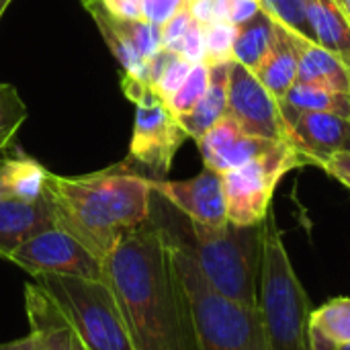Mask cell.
Returning a JSON list of instances; mask_svg holds the SVG:
<instances>
[{
  "label": "cell",
  "instance_id": "obj_32",
  "mask_svg": "<svg viewBox=\"0 0 350 350\" xmlns=\"http://www.w3.org/2000/svg\"><path fill=\"white\" fill-rule=\"evenodd\" d=\"M185 6L187 0H142V18L162 27Z\"/></svg>",
  "mask_w": 350,
  "mask_h": 350
},
{
  "label": "cell",
  "instance_id": "obj_40",
  "mask_svg": "<svg viewBox=\"0 0 350 350\" xmlns=\"http://www.w3.org/2000/svg\"><path fill=\"white\" fill-rule=\"evenodd\" d=\"M10 2H12V0H0V18H2V14L6 12V8L10 6Z\"/></svg>",
  "mask_w": 350,
  "mask_h": 350
},
{
  "label": "cell",
  "instance_id": "obj_11",
  "mask_svg": "<svg viewBox=\"0 0 350 350\" xmlns=\"http://www.w3.org/2000/svg\"><path fill=\"white\" fill-rule=\"evenodd\" d=\"M152 191L168 201L176 211H180L191 221L219 228L228 224V207L221 174L203 168L197 176L189 180H152Z\"/></svg>",
  "mask_w": 350,
  "mask_h": 350
},
{
  "label": "cell",
  "instance_id": "obj_24",
  "mask_svg": "<svg viewBox=\"0 0 350 350\" xmlns=\"http://www.w3.org/2000/svg\"><path fill=\"white\" fill-rule=\"evenodd\" d=\"M310 330L332 345L350 347V297H336L310 314Z\"/></svg>",
  "mask_w": 350,
  "mask_h": 350
},
{
  "label": "cell",
  "instance_id": "obj_7",
  "mask_svg": "<svg viewBox=\"0 0 350 350\" xmlns=\"http://www.w3.org/2000/svg\"><path fill=\"white\" fill-rule=\"evenodd\" d=\"M306 166L289 142H277L254 160L221 174L228 221L234 226H260L269 213L279 180L293 168Z\"/></svg>",
  "mask_w": 350,
  "mask_h": 350
},
{
  "label": "cell",
  "instance_id": "obj_1",
  "mask_svg": "<svg viewBox=\"0 0 350 350\" xmlns=\"http://www.w3.org/2000/svg\"><path fill=\"white\" fill-rule=\"evenodd\" d=\"M103 269L133 350H197L185 285L152 217L121 238Z\"/></svg>",
  "mask_w": 350,
  "mask_h": 350
},
{
  "label": "cell",
  "instance_id": "obj_10",
  "mask_svg": "<svg viewBox=\"0 0 350 350\" xmlns=\"http://www.w3.org/2000/svg\"><path fill=\"white\" fill-rule=\"evenodd\" d=\"M226 115L250 135L273 142H289V127L279 98L262 86L254 72L238 62L230 64Z\"/></svg>",
  "mask_w": 350,
  "mask_h": 350
},
{
  "label": "cell",
  "instance_id": "obj_20",
  "mask_svg": "<svg viewBox=\"0 0 350 350\" xmlns=\"http://www.w3.org/2000/svg\"><path fill=\"white\" fill-rule=\"evenodd\" d=\"M209 68H211V78H209L207 92L189 115L178 117L187 135L193 137L195 142L205 131H209L221 117H226V111H228L230 64H219V66H209Z\"/></svg>",
  "mask_w": 350,
  "mask_h": 350
},
{
  "label": "cell",
  "instance_id": "obj_42",
  "mask_svg": "<svg viewBox=\"0 0 350 350\" xmlns=\"http://www.w3.org/2000/svg\"><path fill=\"white\" fill-rule=\"evenodd\" d=\"M347 150H349V152H350V142H349V148H347Z\"/></svg>",
  "mask_w": 350,
  "mask_h": 350
},
{
  "label": "cell",
  "instance_id": "obj_30",
  "mask_svg": "<svg viewBox=\"0 0 350 350\" xmlns=\"http://www.w3.org/2000/svg\"><path fill=\"white\" fill-rule=\"evenodd\" d=\"M174 51L176 55L185 57L191 64H199L205 62V41H203V25L197 23L195 18L191 21V25L187 27V31L180 35V39L168 49Z\"/></svg>",
  "mask_w": 350,
  "mask_h": 350
},
{
  "label": "cell",
  "instance_id": "obj_4",
  "mask_svg": "<svg viewBox=\"0 0 350 350\" xmlns=\"http://www.w3.org/2000/svg\"><path fill=\"white\" fill-rule=\"evenodd\" d=\"M160 234L172 252L174 267L189 297L197 350H267L260 308L240 306L213 291L191 254L162 230Z\"/></svg>",
  "mask_w": 350,
  "mask_h": 350
},
{
  "label": "cell",
  "instance_id": "obj_36",
  "mask_svg": "<svg viewBox=\"0 0 350 350\" xmlns=\"http://www.w3.org/2000/svg\"><path fill=\"white\" fill-rule=\"evenodd\" d=\"M0 350H35V336L29 332L27 336L23 338H16V340H10V342H2Z\"/></svg>",
  "mask_w": 350,
  "mask_h": 350
},
{
  "label": "cell",
  "instance_id": "obj_37",
  "mask_svg": "<svg viewBox=\"0 0 350 350\" xmlns=\"http://www.w3.org/2000/svg\"><path fill=\"white\" fill-rule=\"evenodd\" d=\"M310 338H312V350H338L336 345H332L330 340H326L322 334L318 332H312L310 330Z\"/></svg>",
  "mask_w": 350,
  "mask_h": 350
},
{
  "label": "cell",
  "instance_id": "obj_5",
  "mask_svg": "<svg viewBox=\"0 0 350 350\" xmlns=\"http://www.w3.org/2000/svg\"><path fill=\"white\" fill-rule=\"evenodd\" d=\"M258 308L265 322L267 350H312L310 297L291 265L273 213L265 219Z\"/></svg>",
  "mask_w": 350,
  "mask_h": 350
},
{
  "label": "cell",
  "instance_id": "obj_39",
  "mask_svg": "<svg viewBox=\"0 0 350 350\" xmlns=\"http://www.w3.org/2000/svg\"><path fill=\"white\" fill-rule=\"evenodd\" d=\"M72 332H74V330H72ZM70 350H86V347L80 342V338H78L76 334L72 336V347H70Z\"/></svg>",
  "mask_w": 350,
  "mask_h": 350
},
{
  "label": "cell",
  "instance_id": "obj_14",
  "mask_svg": "<svg viewBox=\"0 0 350 350\" xmlns=\"http://www.w3.org/2000/svg\"><path fill=\"white\" fill-rule=\"evenodd\" d=\"M287 33L297 59V82L350 94V70L332 51L291 29Z\"/></svg>",
  "mask_w": 350,
  "mask_h": 350
},
{
  "label": "cell",
  "instance_id": "obj_25",
  "mask_svg": "<svg viewBox=\"0 0 350 350\" xmlns=\"http://www.w3.org/2000/svg\"><path fill=\"white\" fill-rule=\"evenodd\" d=\"M27 107L18 90L10 84H0V154L12 150L21 125L27 121Z\"/></svg>",
  "mask_w": 350,
  "mask_h": 350
},
{
  "label": "cell",
  "instance_id": "obj_12",
  "mask_svg": "<svg viewBox=\"0 0 350 350\" xmlns=\"http://www.w3.org/2000/svg\"><path fill=\"white\" fill-rule=\"evenodd\" d=\"M289 144L297 150L306 166H322L334 152L347 150L350 119L336 113H299L287 119Z\"/></svg>",
  "mask_w": 350,
  "mask_h": 350
},
{
  "label": "cell",
  "instance_id": "obj_19",
  "mask_svg": "<svg viewBox=\"0 0 350 350\" xmlns=\"http://www.w3.org/2000/svg\"><path fill=\"white\" fill-rule=\"evenodd\" d=\"M254 76L262 82V86L277 96L279 100L289 92V88L297 82V59L287 33V27L275 21V41L265 55V59L254 70Z\"/></svg>",
  "mask_w": 350,
  "mask_h": 350
},
{
  "label": "cell",
  "instance_id": "obj_9",
  "mask_svg": "<svg viewBox=\"0 0 350 350\" xmlns=\"http://www.w3.org/2000/svg\"><path fill=\"white\" fill-rule=\"evenodd\" d=\"M10 262H14L29 275L105 279L103 262L74 236L57 226H49L29 236L12 252Z\"/></svg>",
  "mask_w": 350,
  "mask_h": 350
},
{
  "label": "cell",
  "instance_id": "obj_35",
  "mask_svg": "<svg viewBox=\"0 0 350 350\" xmlns=\"http://www.w3.org/2000/svg\"><path fill=\"white\" fill-rule=\"evenodd\" d=\"M117 18H142V0H100Z\"/></svg>",
  "mask_w": 350,
  "mask_h": 350
},
{
  "label": "cell",
  "instance_id": "obj_18",
  "mask_svg": "<svg viewBox=\"0 0 350 350\" xmlns=\"http://www.w3.org/2000/svg\"><path fill=\"white\" fill-rule=\"evenodd\" d=\"M47 168L25 154L0 158V199L35 203L43 199Z\"/></svg>",
  "mask_w": 350,
  "mask_h": 350
},
{
  "label": "cell",
  "instance_id": "obj_15",
  "mask_svg": "<svg viewBox=\"0 0 350 350\" xmlns=\"http://www.w3.org/2000/svg\"><path fill=\"white\" fill-rule=\"evenodd\" d=\"M25 310L31 334L35 336V350H70L74 332L64 314L37 283L25 285Z\"/></svg>",
  "mask_w": 350,
  "mask_h": 350
},
{
  "label": "cell",
  "instance_id": "obj_38",
  "mask_svg": "<svg viewBox=\"0 0 350 350\" xmlns=\"http://www.w3.org/2000/svg\"><path fill=\"white\" fill-rule=\"evenodd\" d=\"M338 4V8L342 10V14L347 16V21L350 23V0H334Z\"/></svg>",
  "mask_w": 350,
  "mask_h": 350
},
{
  "label": "cell",
  "instance_id": "obj_13",
  "mask_svg": "<svg viewBox=\"0 0 350 350\" xmlns=\"http://www.w3.org/2000/svg\"><path fill=\"white\" fill-rule=\"evenodd\" d=\"M277 142L246 133L228 115L197 139L203 164L219 174L230 172L271 150Z\"/></svg>",
  "mask_w": 350,
  "mask_h": 350
},
{
  "label": "cell",
  "instance_id": "obj_34",
  "mask_svg": "<svg viewBox=\"0 0 350 350\" xmlns=\"http://www.w3.org/2000/svg\"><path fill=\"white\" fill-rule=\"evenodd\" d=\"M262 10L260 0H228V18L236 27L248 23Z\"/></svg>",
  "mask_w": 350,
  "mask_h": 350
},
{
  "label": "cell",
  "instance_id": "obj_27",
  "mask_svg": "<svg viewBox=\"0 0 350 350\" xmlns=\"http://www.w3.org/2000/svg\"><path fill=\"white\" fill-rule=\"evenodd\" d=\"M238 27L230 21H217L203 27L205 41V64L219 66L234 62V41Z\"/></svg>",
  "mask_w": 350,
  "mask_h": 350
},
{
  "label": "cell",
  "instance_id": "obj_6",
  "mask_svg": "<svg viewBox=\"0 0 350 350\" xmlns=\"http://www.w3.org/2000/svg\"><path fill=\"white\" fill-rule=\"evenodd\" d=\"M64 314L86 350H133L107 279L31 275Z\"/></svg>",
  "mask_w": 350,
  "mask_h": 350
},
{
  "label": "cell",
  "instance_id": "obj_41",
  "mask_svg": "<svg viewBox=\"0 0 350 350\" xmlns=\"http://www.w3.org/2000/svg\"><path fill=\"white\" fill-rule=\"evenodd\" d=\"M338 350H350V347H340V349Z\"/></svg>",
  "mask_w": 350,
  "mask_h": 350
},
{
  "label": "cell",
  "instance_id": "obj_23",
  "mask_svg": "<svg viewBox=\"0 0 350 350\" xmlns=\"http://www.w3.org/2000/svg\"><path fill=\"white\" fill-rule=\"evenodd\" d=\"M275 41V18L260 10L254 18L240 25L234 41V62L242 64L250 72L258 68V64L269 53Z\"/></svg>",
  "mask_w": 350,
  "mask_h": 350
},
{
  "label": "cell",
  "instance_id": "obj_21",
  "mask_svg": "<svg viewBox=\"0 0 350 350\" xmlns=\"http://www.w3.org/2000/svg\"><path fill=\"white\" fill-rule=\"evenodd\" d=\"M82 6L88 10V14L92 16V21L96 23L105 43L109 45L111 53L115 55V59L121 64L123 68V74L127 76H139V78H146L148 80V62H144L137 51L131 47V43L127 41V37L123 35L121 31V25H119V18L113 16L100 0H82Z\"/></svg>",
  "mask_w": 350,
  "mask_h": 350
},
{
  "label": "cell",
  "instance_id": "obj_22",
  "mask_svg": "<svg viewBox=\"0 0 350 350\" xmlns=\"http://www.w3.org/2000/svg\"><path fill=\"white\" fill-rule=\"evenodd\" d=\"M285 121L299 113H336L350 119V94L295 82L279 100Z\"/></svg>",
  "mask_w": 350,
  "mask_h": 350
},
{
  "label": "cell",
  "instance_id": "obj_31",
  "mask_svg": "<svg viewBox=\"0 0 350 350\" xmlns=\"http://www.w3.org/2000/svg\"><path fill=\"white\" fill-rule=\"evenodd\" d=\"M187 8L191 16L203 27L217 23V21H230L228 0H187Z\"/></svg>",
  "mask_w": 350,
  "mask_h": 350
},
{
  "label": "cell",
  "instance_id": "obj_17",
  "mask_svg": "<svg viewBox=\"0 0 350 350\" xmlns=\"http://www.w3.org/2000/svg\"><path fill=\"white\" fill-rule=\"evenodd\" d=\"M314 41L332 51L350 70V23L334 0H306Z\"/></svg>",
  "mask_w": 350,
  "mask_h": 350
},
{
  "label": "cell",
  "instance_id": "obj_33",
  "mask_svg": "<svg viewBox=\"0 0 350 350\" xmlns=\"http://www.w3.org/2000/svg\"><path fill=\"white\" fill-rule=\"evenodd\" d=\"M324 172H328L332 178H336L338 183H342L347 189H350V152L349 150H340L334 152L332 156L326 158V162L320 166Z\"/></svg>",
  "mask_w": 350,
  "mask_h": 350
},
{
  "label": "cell",
  "instance_id": "obj_29",
  "mask_svg": "<svg viewBox=\"0 0 350 350\" xmlns=\"http://www.w3.org/2000/svg\"><path fill=\"white\" fill-rule=\"evenodd\" d=\"M260 6L269 16H273L287 29H291L308 39H314L310 23H308L306 0H260Z\"/></svg>",
  "mask_w": 350,
  "mask_h": 350
},
{
  "label": "cell",
  "instance_id": "obj_16",
  "mask_svg": "<svg viewBox=\"0 0 350 350\" xmlns=\"http://www.w3.org/2000/svg\"><path fill=\"white\" fill-rule=\"evenodd\" d=\"M55 226L45 199L21 203L0 199V258L10 260L12 252L33 234Z\"/></svg>",
  "mask_w": 350,
  "mask_h": 350
},
{
  "label": "cell",
  "instance_id": "obj_26",
  "mask_svg": "<svg viewBox=\"0 0 350 350\" xmlns=\"http://www.w3.org/2000/svg\"><path fill=\"white\" fill-rule=\"evenodd\" d=\"M209 78H211V68L205 62L193 64V68H191L187 80L183 82V86L166 103L176 117H185V115H189L197 107V103L207 92Z\"/></svg>",
  "mask_w": 350,
  "mask_h": 350
},
{
  "label": "cell",
  "instance_id": "obj_3",
  "mask_svg": "<svg viewBox=\"0 0 350 350\" xmlns=\"http://www.w3.org/2000/svg\"><path fill=\"white\" fill-rule=\"evenodd\" d=\"M152 221L195 260L213 291L246 306L258 308L265 221L260 226L219 228L191 221L158 193L152 195Z\"/></svg>",
  "mask_w": 350,
  "mask_h": 350
},
{
  "label": "cell",
  "instance_id": "obj_2",
  "mask_svg": "<svg viewBox=\"0 0 350 350\" xmlns=\"http://www.w3.org/2000/svg\"><path fill=\"white\" fill-rule=\"evenodd\" d=\"M152 195L150 178L129 160L80 176L47 170L43 189L53 224L74 236L100 262L125 234L150 219Z\"/></svg>",
  "mask_w": 350,
  "mask_h": 350
},
{
  "label": "cell",
  "instance_id": "obj_28",
  "mask_svg": "<svg viewBox=\"0 0 350 350\" xmlns=\"http://www.w3.org/2000/svg\"><path fill=\"white\" fill-rule=\"evenodd\" d=\"M121 31L144 62H150L162 49V27L144 18H119Z\"/></svg>",
  "mask_w": 350,
  "mask_h": 350
},
{
  "label": "cell",
  "instance_id": "obj_8",
  "mask_svg": "<svg viewBox=\"0 0 350 350\" xmlns=\"http://www.w3.org/2000/svg\"><path fill=\"white\" fill-rule=\"evenodd\" d=\"M189 139L180 119L160 98L137 105L133 133L129 142V162L150 172L148 178L162 180L172 168L178 148Z\"/></svg>",
  "mask_w": 350,
  "mask_h": 350
}]
</instances>
